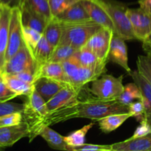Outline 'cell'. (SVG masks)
I'll return each instance as SVG.
<instances>
[{"mask_svg":"<svg viewBox=\"0 0 151 151\" xmlns=\"http://www.w3.org/2000/svg\"><path fill=\"white\" fill-rule=\"evenodd\" d=\"M128 106L117 100H103L96 97L84 100H76L70 104L48 112L45 116L30 126V142L36 137L43 126H50L75 118H86L98 121L104 116L113 114L128 113Z\"/></svg>","mask_w":151,"mask_h":151,"instance_id":"obj_1","label":"cell"},{"mask_svg":"<svg viewBox=\"0 0 151 151\" xmlns=\"http://www.w3.org/2000/svg\"><path fill=\"white\" fill-rule=\"evenodd\" d=\"M61 63L66 76L68 86L79 93L83 87L94 81L106 72V65H101L96 67H85L78 66L70 60Z\"/></svg>","mask_w":151,"mask_h":151,"instance_id":"obj_2","label":"cell"},{"mask_svg":"<svg viewBox=\"0 0 151 151\" xmlns=\"http://www.w3.org/2000/svg\"><path fill=\"white\" fill-rule=\"evenodd\" d=\"M62 35L59 44H68L76 49L85 45L90 37L102 26L93 21L76 24H61Z\"/></svg>","mask_w":151,"mask_h":151,"instance_id":"obj_3","label":"cell"},{"mask_svg":"<svg viewBox=\"0 0 151 151\" xmlns=\"http://www.w3.org/2000/svg\"><path fill=\"white\" fill-rule=\"evenodd\" d=\"M109 14L114 26V34L124 41L136 39L130 19L127 15L126 6L114 0H96Z\"/></svg>","mask_w":151,"mask_h":151,"instance_id":"obj_4","label":"cell"},{"mask_svg":"<svg viewBox=\"0 0 151 151\" xmlns=\"http://www.w3.org/2000/svg\"><path fill=\"white\" fill-rule=\"evenodd\" d=\"M123 75L115 78L110 75H103L92 82L90 91L96 97L103 100H115L124 90Z\"/></svg>","mask_w":151,"mask_h":151,"instance_id":"obj_5","label":"cell"},{"mask_svg":"<svg viewBox=\"0 0 151 151\" xmlns=\"http://www.w3.org/2000/svg\"><path fill=\"white\" fill-rule=\"evenodd\" d=\"M22 72H29L34 74L35 77L37 72L36 63L26 45L6 60L1 71L2 75H15Z\"/></svg>","mask_w":151,"mask_h":151,"instance_id":"obj_6","label":"cell"},{"mask_svg":"<svg viewBox=\"0 0 151 151\" xmlns=\"http://www.w3.org/2000/svg\"><path fill=\"white\" fill-rule=\"evenodd\" d=\"M25 45L23 35V26L21 20L19 7L11 8L10 24H9L8 42L5 54V61L16 54L21 47Z\"/></svg>","mask_w":151,"mask_h":151,"instance_id":"obj_7","label":"cell"},{"mask_svg":"<svg viewBox=\"0 0 151 151\" xmlns=\"http://www.w3.org/2000/svg\"><path fill=\"white\" fill-rule=\"evenodd\" d=\"M113 35L114 32L111 29L101 27L90 37L83 47L93 52L101 62L107 64L109 60L110 48Z\"/></svg>","mask_w":151,"mask_h":151,"instance_id":"obj_8","label":"cell"},{"mask_svg":"<svg viewBox=\"0 0 151 151\" xmlns=\"http://www.w3.org/2000/svg\"><path fill=\"white\" fill-rule=\"evenodd\" d=\"M24 106L25 107L22 112L23 120L28 124L29 127L47 114L45 100L36 91L35 88L27 95Z\"/></svg>","mask_w":151,"mask_h":151,"instance_id":"obj_9","label":"cell"},{"mask_svg":"<svg viewBox=\"0 0 151 151\" xmlns=\"http://www.w3.org/2000/svg\"><path fill=\"white\" fill-rule=\"evenodd\" d=\"M127 15L130 19L136 39L143 41L151 32V16L140 7L127 8Z\"/></svg>","mask_w":151,"mask_h":151,"instance_id":"obj_10","label":"cell"},{"mask_svg":"<svg viewBox=\"0 0 151 151\" xmlns=\"http://www.w3.org/2000/svg\"><path fill=\"white\" fill-rule=\"evenodd\" d=\"M30 128L25 121L0 128V148L13 146L25 137H29Z\"/></svg>","mask_w":151,"mask_h":151,"instance_id":"obj_11","label":"cell"},{"mask_svg":"<svg viewBox=\"0 0 151 151\" xmlns=\"http://www.w3.org/2000/svg\"><path fill=\"white\" fill-rule=\"evenodd\" d=\"M81 4L85 9L92 21L99 24L102 27L108 28L115 32L113 24L109 14L96 0H81Z\"/></svg>","mask_w":151,"mask_h":151,"instance_id":"obj_12","label":"cell"},{"mask_svg":"<svg viewBox=\"0 0 151 151\" xmlns=\"http://www.w3.org/2000/svg\"><path fill=\"white\" fill-rule=\"evenodd\" d=\"M109 60L119 65L127 72L131 71L128 65L127 48L124 40L115 34H114L111 40Z\"/></svg>","mask_w":151,"mask_h":151,"instance_id":"obj_13","label":"cell"},{"mask_svg":"<svg viewBox=\"0 0 151 151\" xmlns=\"http://www.w3.org/2000/svg\"><path fill=\"white\" fill-rule=\"evenodd\" d=\"M11 7L0 4V72L5 63Z\"/></svg>","mask_w":151,"mask_h":151,"instance_id":"obj_14","label":"cell"},{"mask_svg":"<svg viewBox=\"0 0 151 151\" xmlns=\"http://www.w3.org/2000/svg\"><path fill=\"white\" fill-rule=\"evenodd\" d=\"M129 75L138 86L142 94V100L144 109V119L151 125V85L139 73L137 70L130 71Z\"/></svg>","mask_w":151,"mask_h":151,"instance_id":"obj_15","label":"cell"},{"mask_svg":"<svg viewBox=\"0 0 151 151\" xmlns=\"http://www.w3.org/2000/svg\"><path fill=\"white\" fill-rule=\"evenodd\" d=\"M80 93L69 86H66L58 91L52 98L46 102L47 113L63 107L78 100Z\"/></svg>","mask_w":151,"mask_h":151,"instance_id":"obj_16","label":"cell"},{"mask_svg":"<svg viewBox=\"0 0 151 151\" xmlns=\"http://www.w3.org/2000/svg\"><path fill=\"white\" fill-rule=\"evenodd\" d=\"M112 151H151V133L111 145Z\"/></svg>","mask_w":151,"mask_h":151,"instance_id":"obj_17","label":"cell"},{"mask_svg":"<svg viewBox=\"0 0 151 151\" xmlns=\"http://www.w3.org/2000/svg\"><path fill=\"white\" fill-rule=\"evenodd\" d=\"M56 18L60 24H76L91 21L81 1L74 4Z\"/></svg>","mask_w":151,"mask_h":151,"instance_id":"obj_18","label":"cell"},{"mask_svg":"<svg viewBox=\"0 0 151 151\" xmlns=\"http://www.w3.org/2000/svg\"><path fill=\"white\" fill-rule=\"evenodd\" d=\"M66 86L59 81L47 78H38L33 83L35 90L41 96L45 102L48 101L58 91Z\"/></svg>","mask_w":151,"mask_h":151,"instance_id":"obj_19","label":"cell"},{"mask_svg":"<svg viewBox=\"0 0 151 151\" xmlns=\"http://www.w3.org/2000/svg\"><path fill=\"white\" fill-rule=\"evenodd\" d=\"M40 78H47L59 81L68 86L66 76L61 63L47 61L41 65L36 73V80Z\"/></svg>","mask_w":151,"mask_h":151,"instance_id":"obj_20","label":"cell"},{"mask_svg":"<svg viewBox=\"0 0 151 151\" xmlns=\"http://www.w3.org/2000/svg\"><path fill=\"white\" fill-rule=\"evenodd\" d=\"M21 20L23 27H28L42 33L47 21L31 10L26 4L23 3L20 7Z\"/></svg>","mask_w":151,"mask_h":151,"instance_id":"obj_21","label":"cell"},{"mask_svg":"<svg viewBox=\"0 0 151 151\" xmlns=\"http://www.w3.org/2000/svg\"><path fill=\"white\" fill-rule=\"evenodd\" d=\"M38 137H41L49 147L54 150L69 151V146L65 141V137L55 131L50 126H43L37 134Z\"/></svg>","mask_w":151,"mask_h":151,"instance_id":"obj_22","label":"cell"},{"mask_svg":"<svg viewBox=\"0 0 151 151\" xmlns=\"http://www.w3.org/2000/svg\"><path fill=\"white\" fill-rule=\"evenodd\" d=\"M69 60L78 66L85 67H96L101 65H107L101 62L93 52L84 47L76 50Z\"/></svg>","mask_w":151,"mask_h":151,"instance_id":"obj_23","label":"cell"},{"mask_svg":"<svg viewBox=\"0 0 151 151\" xmlns=\"http://www.w3.org/2000/svg\"><path fill=\"white\" fill-rule=\"evenodd\" d=\"M132 117L130 113L113 114L107 115L97 121L99 129L105 134H108L119 128L127 119Z\"/></svg>","mask_w":151,"mask_h":151,"instance_id":"obj_24","label":"cell"},{"mask_svg":"<svg viewBox=\"0 0 151 151\" xmlns=\"http://www.w3.org/2000/svg\"><path fill=\"white\" fill-rule=\"evenodd\" d=\"M42 35L48 41L53 50L59 44L62 35V25L56 17H52L47 21Z\"/></svg>","mask_w":151,"mask_h":151,"instance_id":"obj_25","label":"cell"},{"mask_svg":"<svg viewBox=\"0 0 151 151\" xmlns=\"http://www.w3.org/2000/svg\"><path fill=\"white\" fill-rule=\"evenodd\" d=\"M52 51H53V48L42 35L41 39L39 40L32 52V55L36 63L37 70L41 65L48 61Z\"/></svg>","mask_w":151,"mask_h":151,"instance_id":"obj_26","label":"cell"},{"mask_svg":"<svg viewBox=\"0 0 151 151\" xmlns=\"http://www.w3.org/2000/svg\"><path fill=\"white\" fill-rule=\"evenodd\" d=\"M2 78L7 86L18 96L28 95L34 88L33 84L25 82L14 75H2Z\"/></svg>","mask_w":151,"mask_h":151,"instance_id":"obj_27","label":"cell"},{"mask_svg":"<svg viewBox=\"0 0 151 151\" xmlns=\"http://www.w3.org/2000/svg\"><path fill=\"white\" fill-rule=\"evenodd\" d=\"M94 125V122H92L90 124L84 125V127H82L80 129L76 130V131L70 133L67 137H65V142L69 146V151H71V149L73 147H78V146L84 144L86 134L93 128Z\"/></svg>","mask_w":151,"mask_h":151,"instance_id":"obj_28","label":"cell"},{"mask_svg":"<svg viewBox=\"0 0 151 151\" xmlns=\"http://www.w3.org/2000/svg\"><path fill=\"white\" fill-rule=\"evenodd\" d=\"M141 99H142V94L138 86L133 82L124 86V90L117 100L121 104L128 106L130 103H133V100H141Z\"/></svg>","mask_w":151,"mask_h":151,"instance_id":"obj_29","label":"cell"},{"mask_svg":"<svg viewBox=\"0 0 151 151\" xmlns=\"http://www.w3.org/2000/svg\"><path fill=\"white\" fill-rule=\"evenodd\" d=\"M76 50L68 44H58L52 51L48 61L62 63L69 60Z\"/></svg>","mask_w":151,"mask_h":151,"instance_id":"obj_30","label":"cell"},{"mask_svg":"<svg viewBox=\"0 0 151 151\" xmlns=\"http://www.w3.org/2000/svg\"><path fill=\"white\" fill-rule=\"evenodd\" d=\"M24 3L47 22L52 18L48 0H25Z\"/></svg>","mask_w":151,"mask_h":151,"instance_id":"obj_31","label":"cell"},{"mask_svg":"<svg viewBox=\"0 0 151 151\" xmlns=\"http://www.w3.org/2000/svg\"><path fill=\"white\" fill-rule=\"evenodd\" d=\"M136 66L139 73L151 85V55H139Z\"/></svg>","mask_w":151,"mask_h":151,"instance_id":"obj_32","label":"cell"},{"mask_svg":"<svg viewBox=\"0 0 151 151\" xmlns=\"http://www.w3.org/2000/svg\"><path fill=\"white\" fill-rule=\"evenodd\" d=\"M23 35L25 45L28 47L30 52L32 53L33 50H34L36 44H38L39 40L41 39V36H42V33L30 27H23Z\"/></svg>","mask_w":151,"mask_h":151,"instance_id":"obj_33","label":"cell"},{"mask_svg":"<svg viewBox=\"0 0 151 151\" xmlns=\"http://www.w3.org/2000/svg\"><path fill=\"white\" fill-rule=\"evenodd\" d=\"M81 0H48L52 17H56Z\"/></svg>","mask_w":151,"mask_h":151,"instance_id":"obj_34","label":"cell"},{"mask_svg":"<svg viewBox=\"0 0 151 151\" xmlns=\"http://www.w3.org/2000/svg\"><path fill=\"white\" fill-rule=\"evenodd\" d=\"M24 104L16 103H10V102H0V116L8 115L10 114L21 112L22 113L24 110Z\"/></svg>","mask_w":151,"mask_h":151,"instance_id":"obj_35","label":"cell"},{"mask_svg":"<svg viewBox=\"0 0 151 151\" xmlns=\"http://www.w3.org/2000/svg\"><path fill=\"white\" fill-rule=\"evenodd\" d=\"M129 113L131 114L132 117H135L139 122L144 119V109L142 100L133 102L128 106Z\"/></svg>","mask_w":151,"mask_h":151,"instance_id":"obj_36","label":"cell"},{"mask_svg":"<svg viewBox=\"0 0 151 151\" xmlns=\"http://www.w3.org/2000/svg\"><path fill=\"white\" fill-rule=\"evenodd\" d=\"M22 121H23V116L21 112L4 115V116H0V128L19 124Z\"/></svg>","mask_w":151,"mask_h":151,"instance_id":"obj_37","label":"cell"},{"mask_svg":"<svg viewBox=\"0 0 151 151\" xmlns=\"http://www.w3.org/2000/svg\"><path fill=\"white\" fill-rule=\"evenodd\" d=\"M71 151H112L111 145L83 144L78 147H73Z\"/></svg>","mask_w":151,"mask_h":151,"instance_id":"obj_38","label":"cell"},{"mask_svg":"<svg viewBox=\"0 0 151 151\" xmlns=\"http://www.w3.org/2000/svg\"><path fill=\"white\" fill-rule=\"evenodd\" d=\"M16 97H18L17 94L7 86L1 77L0 78V102H7Z\"/></svg>","mask_w":151,"mask_h":151,"instance_id":"obj_39","label":"cell"},{"mask_svg":"<svg viewBox=\"0 0 151 151\" xmlns=\"http://www.w3.org/2000/svg\"><path fill=\"white\" fill-rule=\"evenodd\" d=\"M151 133V125L145 119H142L139 123V126L136 128L133 133V136L130 137V139L139 138V137H144L148 134Z\"/></svg>","mask_w":151,"mask_h":151,"instance_id":"obj_40","label":"cell"},{"mask_svg":"<svg viewBox=\"0 0 151 151\" xmlns=\"http://www.w3.org/2000/svg\"><path fill=\"white\" fill-rule=\"evenodd\" d=\"M11 75H14L15 77H16L19 79L22 80V81H25L26 83H28L33 84V83L36 81L35 75L33 73H30L29 72H19V73Z\"/></svg>","mask_w":151,"mask_h":151,"instance_id":"obj_41","label":"cell"},{"mask_svg":"<svg viewBox=\"0 0 151 151\" xmlns=\"http://www.w3.org/2000/svg\"><path fill=\"white\" fill-rule=\"evenodd\" d=\"M25 0H0V4H4L11 7H19L24 3Z\"/></svg>","mask_w":151,"mask_h":151,"instance_id":"obj_42","label":"cell"},{"mask_svg":"<svg viewBox=\"0 0 151 151\" xmlns=\"http://www.w3.org/2000/svg\"><path fill=\"white\" fill-rule=\"evenodd\" d=\"M142 42V49L147 55H151V32L144 39Z\"/></svg>","mask_w":151,"mask_h":151,"instance_id":"obj_43","label":"cell"},{"mask_svg":"<svg viewBox=\"0 0 151 151\" xmlns=\"http://www.w3.org/2000/svg\"><path fill=\"white\" fill-rule=\"evenodd\" d=\"M139 7L151 16V0H139Z\"/></svg>","mask_w":151,"mask_h":151,"instance_id":"obj_44","label":"cell"},{"mask_svg":"<svg viewBox=\"0 0 151 151\" xmlns=\"http://www.w3.org/2000/svg\"><path fill=\"white\" fill-rule=\"evenodd\" d=\"M1 77H2V74H1V72H0V78H1Z\"/></svg>","mask_w":151,"mask_h":151,"instance_id":"obj_45","label":"cell"}]
</instances>
